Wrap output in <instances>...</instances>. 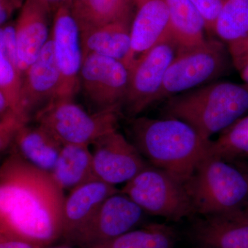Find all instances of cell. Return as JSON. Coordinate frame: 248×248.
Here are the masks:
<instances>
[{
	"label": "cell",
	"instance_id": "cell-31",
	"mask_svg": "<svg viewBox=\"0 0 248 248\" xmlns=\"http://www.w3.org/2000/svg\"><path fill=\"white\" fill-rule=\"evenodd\" d=\"M30 240L15 235L0 233V248H43Z\"/></svg>",
	"mask_w": 248,
	"mask_h": 248
},
{
	"label": "cell",
	"instance_id": "cell-34",
	"mask_svg": "<svg viewBox=\"0 0 248 248\" xmlns=\"http://www.w3.org/2000/svg\"><path fill=\"white\" fill-rule=\"evenodd\" d=\"M233 164L236 165L239 167L241 170L244 171L246 173V175L248 177V160H243V161H231Z\"/></svg>",
	"mask_w": 248,
	"mask_h": 248
},
{
	"label": "cell",
	"instance_id": "cell-7",
	"mask_svg": "<svg viewBox=\"0 0 248 248\" xmlns=\"http://www.w3.org/2000/svg\"><path fill=\"white\" fill-rule=\"evenodd\" d=\"M121 191L145 213L169 221L196 215L184 183L151 164L125 183Z\"/></svg>",
	"mask_w": 248,
	"mask_h": 248
},
{
	"label": "cell",
	"instance_id": "cell-8",
	"mask_svg": "<svg viewBox=\"0 0 248 248\" xmlns=\"http://www.w3.org/2000/svg\"><path fill=\"white\" fill-rule=\"evenodd\" d=\"M177 51V43L169 34L135 63L130 70L128 92L122 105L124 115L135 118L156 104L165 75Z\"/></svg>",
	"mask_w": 248,
	"mask_h": 248
},
{
	"label": "cell",
	"instance_id": "cell-35",
	"mask_svg": "<svg viewBox=\"0 0 248 248\" xmlns=\"http://www.w3.org/2000/svg\"><path fill=\"white\" fill-rule=\"evenodd\" d=\"M85 1H86V0H73V7H72V10H74L77 9V8L79 7V6H81V5Z\"/></svg>",
	"mask_w": 248,
	"mask_h": 248
},
{
	"label": "cell",
	"instance_id": "cell-29",
	"mask_svg": "<svg viewBox=\"0 0 248 248\" xmlns=\"http://www.w3.org/2000/svg\"><path fill=\"white\" fill-rule=\"evenodd\" d=\"M0 53L4 54L10 62L19 71L16 37V22L10 21L7 24L1 27Z\"/></svg>",
	"mask_w": 248,
	"mask_h": 248
},
{
	"label": "cell",
	"instance_id": "cell-15",
	"mask_svg": "<svg viewBox=\"0 0 248 248\" xmlns=\"http://www.w3.org/2000/svg\"><path fill=\"white\" fill-rule=\"evenodd\" d=\"M134 3L136 12L131 24L130 71L140 59L170 34L169 10L165 0H134Z\"/></svg>",
	"mask_w": 248,
	"mask_h": 248
},
{
	"label": "cell",
	"instance_id": "cell-14",
	"mask_svg": "<svg viewBox=\"0 0 248 248\" xmlns=\"http://www.w3.org/2000/svg\"><path fill=\"white\" fill-rule=\"evenodd\" d=\"M188 234L199 248H248V210L202 216Z\"/></svg>",
	"mask_w": 248,
	"mask_h": 248
},
{
	"label": "cell",
	"instance_id": "cell-37",
	"mask_svg": "<svg viewBox=\"0 0 248 248\" xmlns=\"http://www.w3.org/2000/svg\"><path fill=\"white\" fill-rule=\"evenodd\" d=\"M14 1H16V2L18 3V4H19L20 5H22V6H23V4H24V1H25V0H14Z\"/></svg>",
	"mask_w": 248,
	"mask_h": 248
},
{
	"label": "cell",
	"instance_id": "cell-10",
	"mask_svg": "<svg viewBox=\"0 0 248 248\" xmlns=\"http://www.w3.org/2000/svg\"><path fill=\"white\" fill-rule=\"evenodd\" d=\"M60 84L55 99L73 100L81 84L83 51L79 24L70 6H62L54 14L50 31Z\"/></svg>",
	"mask_w": 248,
	"mask_h": 248
},
{
	"label": "cell",
	"instance_id": "cell-32",
	"mask_svg": "<svg viewBox=\"0 0 248 248\" xmlns=\"http://www.w3.org/2000/svg\"><path fill=\"white\" fill-rule=\"evenodd\" d=\"M22 7L14 0H0V26L2 27L9 22L15 11Z\"/></svg>",
	"mask_w": 248,
	"mask_h": 248
},
{
	"label": "cell",
	"instance_id": "cell-20",
	"mask_svg": "<svg viewBox=\"0 0 248 248\" xmlns=\"http://www.w3.org/2000/svg\"><path fill=\"white\" fill-rule=\"evenodd\" d=\"M51 174L63 190L69 192L85 183L98 179L90 146L64 145Z\"/></svg>",
	"mask_w": 248,
	"mask_h": 248
},
{
	"label": "cell",
	"instance_id": "cell-19",
	"mask_svg": "<svg viewBox=\"0 0 248 248\" xmlns=\"http://www.w3.org/2000/svg\"><path fill=\"white\" fill-rule=\"evenodd\" d=\"M63 145L46 129L36 124L24 125L16 134L9 149L46 172H53Z\"/></svg>",
	"mask_w": 248,
	"mask_h": 248
},
{
	"label": "cell",
	"instance_id": "cell-25",
	"mask_svg": "<svg viewBox=\"0 0 248 248\" xmlns=\"http://www.w3.org/2000/svg\"><path fill=\"white\" fill-rule=\"evenodd\" d=\"M208 155L228 161L248 160V114L212 140Z\"/></svg>",
	"mask_w": 248,
	"mask_h": 248
},
{
	"label": "cell",
	"instance_id": "cell-13",
	"mask_svg": "<svg viewBox=\"0 0 248 248\" xmlns=\"http://www.w3.org/2000/svg\"><path fill=\"white\" fill-rule=\"evenodd\" d=\"M60 74L51 34L38 58L22 76L20 110L27 124L56 98Z\"/></svg>",
	"mask_w": 248,
	"mask_h": 248
},
{
	"label": "cell",
	"instance_id": "cell-23",
	"mask_svg": "<svg viewBox=\"0 0 248 248\" xmlns=\"http://www.w3.org/2000/svg\"><path fill=\"white\" fill-rule=\"evenodd\" d=\"M175 232L162 223H150L112 240L102 248H174Z\"/></svg>",
	"mask_w": 248,
	"mask_h": 248
},
{
	"label": "cell",
	"instance_id": "cell-16",
	"mask_svg": "<svg viewBox=\"0 0 248 248\" xmlns=\"http://www.w3.org/2000/svg\"><path fill=\"white\" fill-rule=\"evenodd\" d=\"M43 0H25L16 21L18 62L22 76L37 60L49 38V16Z\"/></svg>",
	"mask_w": 248,
	"mask_h": 248
},
{
	"label": "cell",
	"instance_id": "cell-2",
	"mask_svg": "<svg viewBox=\"0 0 248 248\" xmlns=\"http://www.w3.org/2000/svg\"><path fill=\"white\" fill-rule=\"evenodd\" d=\"M132 143L152 166L185 183L208 154L210 142L193 127L173 117L130 119Z\"/></svg>",
	"mask_w": 248,
	"mask_h": 248
},
{
	"label": "cell",
	"instance_id": "cell-27",
	"mask_svg": "<svg viewBox=\"0 0 248 248\" xmlns=\"http://www.w3.org/2000/svg\"><path fill=\"white\" fill-rule=\"evenodd\" d=\"M27 125L9 107L4 96L0 94V149H9L19 129Z\"/></svg>",
	"mask_w": 248,
	"mask_h": 248
},
{
	"label": "cell",
	"instance_id": "cell-21",
	"mask_svg": "<svg viewBox=\"0 0 248 248\" xmlns=\"http://www.w3.org/2000/svg\"><path fill=\"white\" fill-rule=\"evenodd\" d=\"M169 10L170 34L178 50L193 48L207 39L205 22L190 0H165Z\"/></svg>",
	"mask_w": 248,
	"mask_h": 248
},
{
	"label": "cell",
	"instance_id": "cell-24",
	"mask_svg": "<svg viewBox=\"0 0 248 248\" xmlns=\"http://www.w3.org/2000/svg\"><path fill=\"white\" fill-rule=\"evenodd\" d=\"M214 32L226 45L248 35V0H224Z\"/></svg>",
	"mask_w": 248,
	"mask_h": 248
},
{
	"label": "cell",
	"instance_id": "cell-30",
	"mask_svg": "<svg viewBox=\"0 0 248 248\" xmlns=\"http://www.w3.org/2000/svg\"><path fill=\"white\" fill-rule=\"evenodd\" d=\"M205 22L206 31L214 32V27L224 0H190Z\"/></svg>",
	"mask_w": 248,
	"mask_h": 248
},
{
	"label": "cell",
	"instance_id": "cell-5",
	"mask_svg": "<svg viewBox=\"0 0 248 248\" xmlns=\"http://www.w3.org/2000/svg\"><path fill=\"white\" fill-rule=\"evenodd\" d=\"M122 116L120 106L89 113L73 100L54 99L36 115L33 120L63 146H90L106 134L118 130Z\"/></svg>",
	"mask_w": 248,
	"mask_h": 248
},
{
	"label": "cell",
	"instance_id": "cell-9",
	"mask_svg": "<svg viewBox=\"0 0 248 248\" xmlns=\"http://www.w3.org/2000/svg\"><path fill=\"white\" fill-rule=\"evenodd\" d=\"M144 213L120 191L109 197L66 244L80 248H102L121 235L133 231L141 223Z\"/></svg>",
	"mask_w": 248,
	"mask_h": 248
},
{
	"label": "cell",
	"instance_id": "cell-4",
	"mask_svg": "<svg viewBox=\"0 0 248 248\" xmlns=\"http://www.w3.org/2000/svg\"><path fill=\"white\" fill-rule=\"evenodd\" d=\"M201 216L248 210V177L231 161L208 155L184 183Z\"/></svg>",
	"mask_w": 248,
	"mask_h": 248
},
{
	"label": "cell",
	"instance_id": "cell-36",
	"mask_svg": "<svg viewBox=\"0 0 248 248\" xmlns=\"http://www.w3.org/2000/svg\"><path fill=\"white\" fill-rule=\"evenodd\" d=\"M43 248H73L72 247L71 245L65 244V245H60V246H46V247H44Z\"/></svg>",
	"mask_w": 248,
	"mask_h": 248
},
{
	"label": "cell",
	"instance_id": "cell-28",
	"mask_svg": "<svg viewBox=\"0 0 248 248\" xmlns=\"http://www.w3.org/2000/svg\"><path fill=\"white\" fill-rule=\"evenodd\" d=\"M232 64L248 86V35L227 45Z\"/></svg>",
	"mask_w": 248,
	"mask_h": 248
},
{
	"label": "cell",
	"instance_id": "cell-6",
	"mask_svg": "<svg viewBox=\"0 0 248 248\" xmlns=\"http://www.w3.org/2000/svg\"><path fill=\"white\" fill-rule=\"evenodd\" d=\"M231 64L228 47L221 41L207 40L193 48L178 50L165 75L156 103L220 78Z\"/></svg>",
	"mask_w": 248,
	"mask_h": 248
},
{
	"label": "cell",
	"instance_id": "cell-11",
	"mask_svg": "<svg viewBox=\"0 0 248 248\" xmlns=\"http://www.w3.org/2000/svg\"><path fill=\"white\" fill-rule=\"evenodd\" d=\"M130 71L123 62L98 54L83 58L81 84L85 95L97 110L122 107L130 81Z\"/></svg>",
	"mask_w": 248,
	"mask_h": 248
},
{
	"label": "cell",
	"instance_id": "cell-26",
	"mask_svg": "<svg viewBox=\"0 0 248 248\" xmlns=\"http://www.w3.org/2000/svg\"><path fill=\"white\" fill-rule=\"evenodd\" d=\"M22 76L19 71L10 62L2 53H0V94L5 99L22 120L20 110L21 89H22Z\"/></svg>",
	"mask_w": 248,
	"mask_h": 248
},
{
	"label": "cell",
	"instance_id": "cell-3",
	"mask_svg": "<svg viewBox=\"0 0 248 248\" xmlns=\"http://www.w3.org/2000/svg\"><path fill=\"white\" fill-rule=\"evenodd\" d=\"M165 117L184 121L206 141L248 112V86L217 81L166 100Z\"/></svg>",
	"mask_w": 248,
	"mask_h": 248
},
{
	"label": "cell",
	"instance_id": "cell-17",
	"mask_svg": "<svg viewBox=\"0 0 248 248\" xmlns=\"http://www.w3.org/2000/svg\"><path fill=\"white\" fill-rule=\"evenodd\" d=\"M115 186L93 179L70 192L63 204L62 239L66 244L89 222L104 202L120 192Z\"/></svg>",
	"mask_w": 248,
	"mask_h": 248
},
{
	"label": "cell",
	"instance_id": "cell-33",
	"mask_svg": "<svg viewBox=\"0 0 248 248\" xmlns=\"http://www.w3.org/2000/svg\"><path fill=\"white\" fill-rule=\"evenodd\" d=\"M48 6L52 14H55L62 6L73 7V0H43Z\"/></svg>",
	"mask_w": 248,
	"mask_h": 248
},
{
	"label": "cell",
	"instance_id": "cell-12",
	"mask_svg": "<svg viewBox=\"0 0 248 248\" xmlns=\"http://www.w3.org/2000/svg\"><path fill=\"white\" fill-rule=\"evenodd\" d=\"M91 146L96 177L110 185L125 184L150 164L118 130L106 134Z\"/></svg>",
	"mask_w": 248,
	"mask_h": 248
},
{
	"label": "cell",
	"instance_id": "cell-1",
	"mask_svg": "<svg viewBox=\"0 0 248 248\" xmlns=\"http://www.w3.org/2000/svg\"><path fill=\"white\" fill-rule=\"evenodd\" d=\"M63 191L51 173L10 153L0 169V233L43 247L61 239Z\"/></svg>",
	"mask_w": 248,
	"mask_h": 248
},
{
	"label": "cell",
	"instance_id": "cell-18",
	"mask_svg": "<svg viewBox=\"0 0 248 248\" xmlns=\"http://www.w3.org/2000/svg\"><path fill=\"white\" fill-rule=\"evenodd\" d=\"M133 18L81 32L83 58L89 54H98L122 62L128 68Z\"/></svg>",
	"mask_w": 248,
	"mask_h": 248
},
{
	"label": "cell",
	"instance_id": "cell-22",
	"mask_svg": "<svg viewBox=\"0 0 248 248\" xmlns=\"http://www.w3.org/2000/svg\"><path fill=\"white\" fill-rule=\"evenodd\" d=\"M134 0H86L72 10L80 31L90 30L109 23L133 18Z\"/></svg>",
	"mask_w": 248,
	"mask_h": 248
}]
</instances>
